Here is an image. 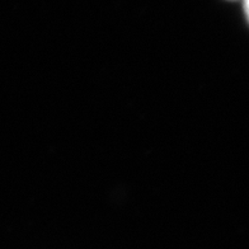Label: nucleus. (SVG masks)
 <instances>
[{"label": "nucleus", "mask_w": 249, "mask_h": 249, "mask_svg": "<svg viewBox=\"0 0 249 249\" xmlns=\"http://www.w3.org/2000/svg\"><path fill=\"white\" fill-rule=\"evenodd\" d=\"M244 1V10H246V14L248 16V0H243Z\"/></svg>", "instance_id": "nucleus-1"}]
</instances>
